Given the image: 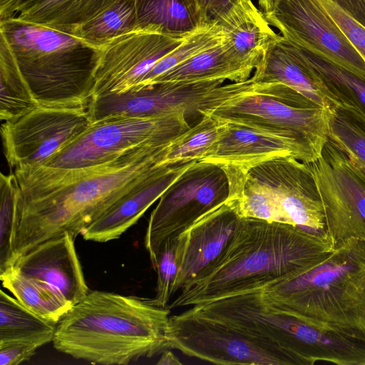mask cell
I'll return each mask as SVG.
<instances>
[{
    "instance_id": "cell-1",
    "label": "cell",
    "mask_w": 365,
    "mask_h": 365,
    "mask_svg": "<svg viewBox=\"0 0 365 365\" xmlns=\"http://www.w3.org/2000/svg\"><path fill=\"white\" fill-rule=\"evenodd\" d=\"M172 143L145 145L93 167L58 169L40 165L14 169L21 197L14 262L47 240L64 232L75 237L81 234L163 165Z\"/></svg>"
},
{
    "instance_id": "cell-2",
    "label": "cell",
    "mask_w": 365,
    "mask_h": 365,
    "mask_svg": "<svg viewBox=\"0 0 365 365\" xmlns=\"http://www.w3.org/2000/svg\"><path fill=\"white\" fill-rule=\"evenodd\" d=\"M335 248L326 233L281 222L242 218L211 271L167 307L193 306L289 277Z\"/></svg>"
},
{
    "instance_id": "cell-3",
    "label": "cell",
    "mask_w": 365,
    "mask_h": 365,
    "mask_svg": "<svg viewBox=\"0 0 365 365\" xmlns=\"http://www.w3.org/2000/svg\"><path fill=\"white\" fill-rule=\"evenodd\" d=\"M170 313L148 299L96 290L57 323L52 342L75 359L128 364L168 349L165 330Z\"/></svg>"
},
{
    "instance_id": "cell-4",
    "label": "cell",
    "mask_w": 365,
    "mask_h": 365,
    "mask_svg": "<svg viewBox=\"0 0 365 365\" xmlns=\"http://www.w3.org/2000/svg\"><path fill=\"white\" fill-rule=\"evenodd\" d=\"M274 307L329 332L365 343V241L341 242L324 257L259 288Z\"/></svg>"
},
{
    "instance_id": "cell-5",
    "label": "cell",
    "mask_w": 365,
    "mask_h": 365,
    "mask_svg": "<svg viewBox=\"0 0 365 365\" xmlns=\"http://www.w3.org/2000/svg\"><path fill=\"white\" fill-rule=\"evenodd\" d=\"M0 36L41 106L88 108L102 48L15 16L0 20Z\"/></svg>"
},
{
    "instance_id": "cell-6",
    "label": "cell",
    "mask_w": 365,
    "mask_h": 365,
    "mask_svg": "<svg viewBox=\"0 0 365 365\" xmlns=\"http://www.w3.org/2000/svg\"><path fill=\"white\" fill-rule=\"evenodd\" d=\"M224 79L163 82L93 98L88 112L92 123L113 118H155L177 113L202 115L229 100L256 93L252 77L222 85Z\"/></svg>"
},
{
    "instance_id": "cell-7",
    "label": "cell",
    "mask_w": 365,
    "mask_h": 365,
    "mask_svg": "<svg viewBox=\"0 0 365 365\" xmlns=\"http://www.w3.org/2000/svg\"><path fill=\"white\" fill-rule=\"evenodd\" d=\"M190 128L177 113L155 118H113L94 123L42 166L78 169L116 160L141 147L173 142Z\"/></svg>"
},
{
    "instance_id": "cell-8",
    "label": "cell",
    "mask_w": 365,
    "mask_h": 365,
    "mask_svg": "<svg viewBox=\"0 0 365 365\" xmlns=\"http://www.w3.org/2000/svg\"><path fill=\"white\" fill-rule=\"evenodd\" d=\"M230 193L229 176L222 165L197 160L186 169L161 195L150 214L144 245L153 267L168 238L225 203Z\"/></svg>"
},
{
    "instance_id": "cell-9",
    "label": "cell",
    "mask_w": 365,
    "mask_h": 365,
    "mask_svg": "<svg viewBox=\"0 0 365 365\" xmlns=\"http://www.w3.org/2000/svg\"><path fill=\"white\" fill-rule=\"evenodd\" d=\"M330 113V108L294 106L266 95L247 93L202 114L292 139L319 158L328 140Z\"/></svg>"
},
{
    "instance_id": "cell-10",
    "label": "cell",
    "mask_w": 365,
    "mask_h": 365,
    "mask_svg": "<svg viewBox=\"0 0 365 365\" xmlns=\"http://www.w3.org/2000/svg\"><path fill=\"white\" fill-rule=\"evenodd\" d=\"M325 215V232L335 246L357 237L365 241V180L329 138L321 155L307 163Z\"/></svg>"
},
{
    "instance_id": "cell-11",
    "label": "cell",
    "mask_w": 365,
    "mask_h": 365,
    "mask_svg": "<svg viewBox=\"0 0 365 365\" xmlns=\"http://www.w3.org/2000/svg\"><path fill=\"white\" fill-rule=\"evenodd\" d=\"M165 336L168 349L215 364L286 365L279 355L246 334L187 310L170 316Z\"/></svg>"
},
{
    "instance_id": "cell-12",
    "label": "cell",
    "mask_w": 365,
    "mask_h": 365,
    "mask_svg": "<svg viewBox=\"0 0 365 365\" xmlns=\"http://www.w3.org/2000/svg\"><path fill=\"white\" fill-rule=\"evenodd\" d=\"M91 125L88 108L39 106L4 122L1 135L11 168L40 166Z\"/></svg>"
},
{
    "instance_id": "cell-13",
    "label": "cell",
    "mask_w": 365,
    "mask_h": 365,
    "mask_svg": "<svg viewBox=\"0 0 365 365\" xmlns=\"http://www.w3.org/2000/svg\"><path fill=\"white\" fill-rule=\"evenodd\" d=\"M294 45L365 78V61L320 0H279L264 15Z\"/></svg>"
},
{
    "instance_id": "cell-14",
    "label": "cell",
    "mask_w": 365,
    "mask_h": 365,
    "mask_svg": "<svg viewBox=\"0 0 365 365\" xmlns=\"http://www.w3.org/2000/svg\"><path fill=\"white\" fill-rule=\"evenodd\" d=\"M187 37L136 30L113 40L102 48L92 98L135 88Z\"/></svg>"
},
{
    "instance_id": "cell-15",
    "label": "cell",
    "mask_w": 365,
    "mask_h": 365,
    "mask_svg": "<svg viewBox=\"0 0 365 365\" xmlns=\"http://www.w3.org/2000/svg\"><path fill=\"white\" fill-rule=\"evenodd\" d=\"M242 217L229 202L175 236L177 273L173 295L207 274L227 248Z\"/></svg>"
},
{
    "instance_id": "cell-16",
    "label": "cell",
    "mask_w": 365,
    "mask_h": 365,
    "mask_svg": "<svg viewBox=\"0 0 365 365\" xmlns=\"http://www.w3.org/2000/svg\"><path fill=\"white\" fill-rule=\"evenodd\" d=\"M247 173L272 192L285 223L326 233L322 203L307 163L279 157L252 166Z\"/></svg>"
},
{
    "instance_id": "cell-17",
    "label": "cell",
    "mask_w": 365,
    "mask_h": 365,
    "mask_svg": "<svg viewBox=\"0 0 365 365\" xmlns=\"http://www.w3.org/2000/svg\"><path fill=\"white\" fill-rule=\"evenodd\" d=\"M252 78L261 84L257 93L287 104L307 108L333 106L296 46L282 36L277 35L267 46Z\"/></svg>"
},
{
    "instance_id": "cell-18",
    "label": "cell",
    "mask_w": 365,
    "mask_h": 365,
    "mask_svg": "<svg viewBox=\"0 0 365 365\" xmlns=\"http://www.w3.org/2000/svg\"><path fill=\"white\" fill-rule=\"evenodd\" d=\"M74 239L64 232L47 240L19 256L11 266L27 277L45 282L75 305L90 292Z\"/></svg>"
},
{
    "instance_id": "cell-19",
    "label": "cell",
    "mask_w": 365,
    "mask_h": 365,
    "mask_svg": "<svg viewBox=\"0 0 365 365\" xmlns=\"http://www.w3.org/2000/svg\"><path fill=\"white\" fill-rule=\"evenodd\" d=\"M286 156L306 163L319 158L292 139L245 125L226 123L220 138L200 161L241 166L247 170L262 162Z\"/></svg>"
},
{
    "instance_id": "cell-20",
    "label": "cell",
    "mask_w": 365,
    "mask_h": 365,
    "mask_svg": "<svg viewBox=\"0 0 365 365\" xmlns=\"http://www.w3.org/2000/svg\"><path fill=\"white\" fill-rule=\"evenodd\" d=\"M195 161L158 165L142 182L87 227L81 233L83 239L106 242L119 238Z\"/></svg>"
},
{
    "instance_id": "cell-21",
    "label": "cell",
    "mask_w": 365,
    "mask_h": 365,
    "mask_svg": "<svg viewBox=\"0 0 365 365\" xmlns=\"http://www.w3.org/2000/svg\"><path fill=\"white\" fill-rule=\"evenodd\" d=\"M228 35L239 60L253 71L267 46L278 34L252 0H235L217 20Z\"/></svg>"
},
{
    "instance_id": "cell-22",
    "label": "cell",
    "mask_w": 365,
    "mask_h": 365,
    "mask_svg": "<svg viewBox=\"0 0 365 365\" xmlns=\"http://www.w3.org/2000/svg\"><path fill=\"white\" fill-rule=\"evenodd\" d=\"M228 38L160 75L149 85L215 79L234 82L247 80L252 71L239 60Z\"/></svg>"
},
{
    "instance_id": "cell-23",
    "label": "cell",
    "mask_w": 365,
    "mask_h": 365,
    "mask_svg": "<svg viewBox=\"0 0 365 365\" xmlns=\"http://www.w3.org/2000/svg\"><path fill=\"white\" fill-rule=\"evenodd\" d=\"M135 4L137 30L187 37L213 23L206 19L196 0H135Z\"/></svg>"
},
{
    "instance_id": "cell-24",
    "label": "cell",
    "mask_w": 365,
    "mask_h": 365,
    "mask_svg": "<svg viewBox=\"0 0 365 365\" xmlns=\"http://www.w3.org/2000/svg\"><path fill=\"white\" fill-rule=\"evenodd\" d=\"M296 47L312 68L319 88L333 106L354 108L365 115L364 77L307 49Z\"/></svg>"
},
{
    "instance_id": "cell-25",
    "label": "cell",
    "mask_w": 365,
    "mask_h": 365,
    "mask_svg": "<svg viewBox=\"0 0 365 365\" xmlns=\"http://www.w3.org/2000/svg\"><path fill=\"white\" fill-rule=\"evenodd\" d=\"M2 285L28 309L57 324L73 306L43 282L27 277L11 266L0 274Z\"/></svg>"
},
{
    "instance_id": "cell-26",
    "label": "cell",
    "mask_w": 365,
    "mask_h": 365,
    "mask_svg": "<svg viewBox=\"0 0 365 365\" xmlns=\"http://www.w3.org/2000/svg\"><path fill=\"white\" fill-rule=\"evenodd\" d=\"M116 0H43L15 15L19 19L73 33Z\"/></svg>"
},
{
    "instance_id": "cell-27",
    "label": "cell",
    "mask_w": 365,
    "mask_h": 365,
    "mask_svg": "<svg viewBox=\"0 0 365 365\" xmlns=\"http://www.w3.org/2000/svg\"><path fill=\"white\" fill-rule=\"evenodd\" d=\"M41 106L21 73L3 36H0V118L15 120Z\"/></svg>"
},
{
    "instance_id": "cell-28",
    "label": "cell",
    "mask_w": 365,
    "mask_h": 365,
    "mask_svg": "<svg viewBox=\"0 0 365 365\" xmlns=\"http://www.w3.org/2000/svg\"><path fill=\"white\" fill-rule=\"evenodd\" d=\"M137 26L135 0H116L80 26L72 35L102 48L113 40L136 31Z\"/></svg>"
},
{
    "instance_id": "cell-29",
    "label": "cell",
    "mask_w": 365,
    "mask_h": 365,
    "mask_svg": "<svg viewBox=\"0 0 365 365\" xmlns=\"http://www.w3.org/2000/svg\"><path fill=\"white\" fill-rule=\"evenodd\" d=\"M56 324L50 323L3 290L0 292V341L29 340L42 346L52 341Z\"/></svg>"
},
{
    "instance_id": "cell-30",
    "label": "cell",
    "mask_w": 365,
    "mask_h": 365,
    "mask_svg": "<svg viewBox=\"0 0 365 365\" xmlns=\"http://www.w3.org/2000/svg\"><path fill=\"white\" fill-rule=\"evenodd\" d=\"M328 138L365 180V115L354 108H331Z\"/></svg>"
},
{
    "instance_id": "cell-31",
    "label": "cell",
    "mask_w": 365,
    "mask_h": 365,
    "mask_svg": "<svg viewBox=\"0 0 365 365\" xmlns=\"http://www.w3.org/2000/svg\"><path fill=\"white\" fill-rule=\"evenodd\" d=\"M175 140L165 153L163 164H175L200 160L220 138L226 123L207 115Z\"/></svg>"
},
{
    "instance_id": "cell-32",
    "label": "cell",
    "mask_w": 365,
    "mask_h": 365,
    "mask_svg": "<svg viewBox=\"0 0 365 365\" xmlns=\"http://www.w3.org/2000/svg\"><path fill=\"white\" fill-rule=\"evenodd\" d=\"M21 190L14 173L0 175V274L12 265L19 225Z\"/></svg>"
},
{
    "instance_id": "cell-33",
    "label": "cell",
    "mask_w": 365,
    "mask_h": 365,
    "mask_svg": "<svg viewBox=\"0 0 365 365\" xmlns=\"http://www.w3.org/2000/svg\"><path fill=\"white\" fill-rule=\"evenodd\" d=\"M227 38L228 35L217 21L197 31L161 58L135 88L150 84L160 75Z\"/></svg>"
},
{
    "instance_id": "cell-34",
    "label": "cell",
    "mask_w": 365,
    "mask_h": 365,
    "mask_svg": "<svg viewBox=\"0 0 365 365\" xmlns=\"http://www.w3.org/2000/svg\"><path fill=\"white\" fill-rule=\"evenodd\" d=\"M175 237L168 238L162 245L153 269L157 272L155 296L148 299L156 307H167L173 295V286L177 273Z\"/></svg>"
},
{
    "instance_id": "cell-35",
    "label": "cell",
    "mask_w": 365,
    "mask_h": 365,
    "mask_svg": "<svg viewBox=\"0 0 365 365\" xmlns=\"http://www.w3.org/2000/svg\"><path fill=\"white\" fill-rule=\"evenodd\" d=\"M320 1L365 61V27L330 0H320Z\"/></svg>"
},
{
    "instance_id": "cell-36",
    "label": "cell",
    "mask_w": 365,
    "mask_h": 365,
    "mask_svg": "<svg viewBox=\"0 0 365 365\" xmlns=\"http://www.w3.org/2000/svg\"><path fill=\"white\" fill-rule=\"evenodd\" d=\"M42 345L29 340L0 341V364L17 365L29 361Z\"/></svg>"
},
{
    "instance_id": "cell-37",
    "label": "cell",
    "mask_w": 365,
    "mask_h": 365,
    "mask_svg": "<svg viewBox=\"0 0 365 365\" xmlns=\"http://www.w3.org/2000/svg\"><path fill=\"white\" fill-rule=\"evenodd\" d=\"M206 19L212 23L217 21L235 0H196Z\"/></svg>"
},
{
    "instance_id": "cell-38",
    "label": "cell",
    "mask_w": 365,
    "mask_h": 365,
    "mask_svg": "<svg viewBox=\"0 0 365 365\" xmlns=\"http://www.w3.org/2000/svg\"><path fill=\"white\" fill-rule=\"evenodd\" d=\"M43 0H0V20L28 10Z\"/></svg>"
},
{
    "instance_id": "cell-39",
    "label": "cell",
    "mask_w": 365,
    "mask_h": 365,
    "mask_svg": "<svg viewBox=\"0 0 365 365\" xmlns=\"http://www.w3.org/2000/svg\"><path fill=\"white\" fill-rule=\"evenodd\" d=\"M365 27V0H330Z\"/></svg>"
},
{
    "instance_id": "cell-40",
    "label": "cell",
    "mask_w": 365,
    "mask_h": 365,
    "mask_svg": "<svg viewBox=\"0 0 365 365\" xmlns=\"http://www.w3.org/2000/svg\"><path fill=\"white\" fill-rule=\"evenodd\" d=\"M158 365H181L182 363L169 349H165L161 353V356Z\"/></svg>"
},
{
    "instance_id": "cell-41",
    "label": "cell",
    "mask_w": 365,
    "mask_h": 365,
    "mask_svg": "<svg viewBox=\"0 0 365 365\" xmlns=\"http://www.w3.org/2000/svg\"><path fill=\"white\" fill-rule=\"evenodd\" d=\"M279 0H258L259 6L264 15L272 11Z\"/></svg>"
}]
</instances>
